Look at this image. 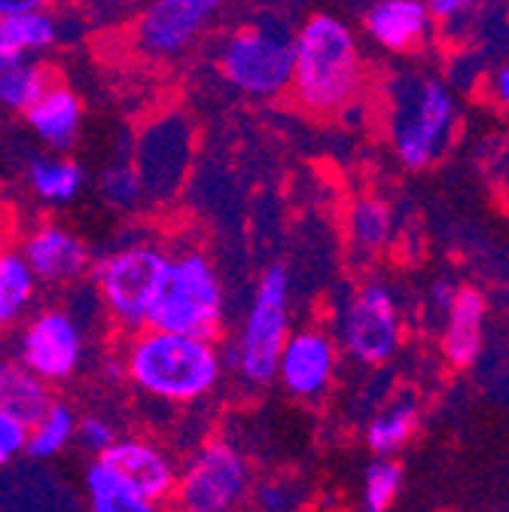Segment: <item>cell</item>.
Returning a JSON list of instances; mask_svg holds the SVG:
<instances>
[{
  "mask_svg": "<svg viewBox=\"0 0 509 512\" xmlns=\"http://www.w3.org/2000/svg\"><path fill=\"white\" fill-rule=\"evenodd\" d=\"M366 83V58L357 31L336 13L317 10L293 31L290 95L311 116H342Z\"/></svg>",
  "mask_w": 509,
  "mask_h": 512,
  "instance_id": "6da1fadb",
  "label": "cell"
},
{
  "mask_svg": "<svg viewBox=\"0 0 509 512\" xmlns=\"http://www.w3.org/2000/svg\"><path fill=\"white\" fill-rule=\"evenodd\" d=\"M461 122L455 89L442 77L406 68L385 89V132L394 156L409 171L433 168L452 150Z\"/></svg>",
  "mask_w": 509,
  "mask_h": 512,
  "instance_id": "7a4b0ae2",
  "label": "cell"
},
{
  "mask_svg": "<svg viewBox=\"0 0 509 512\" xmlns=\"http://www.w3.org/2000/svg\"><path fill=\"white\" fill-rule=\"evenodd\" d=\"M122 372L141 394L183 406L214 394L223 375V354L208 339L147 327L129 339Z\"/></svg>",
  "mask_w": 509,
  "mask_h": 512,
  "instance_id": "3957f363",
  "label": "cell"
},
{
  "mask_svg": "<svg viewBox=\"0 0 509 512\" xmlns=\"http://www.w3.org/2000/svg\"><path fill=\"white\" fill-rule=\"evenodd\" d=\"M223 324L226 290L217 266L202 250H183L168 256V269L147 327L214 342Z\"/></svg>",
  "mask_w": 509,
  "mask_h": 512,
  "instance_id": "277c9868",
  "label": "cell"
},
{
  "mask_svg": "<svg viewBox=\"0 0 509 512\" xmlns=\"http://www.w3.org/2000/svg\"><path fill=\"white\" fill-rule=\"evenodd\" d=\"M168 256L171 253L153 241H132L107 253L95 266L98 296L122 330H147L153 302L168 269Z\"/></svg>",
  "mask_w": 509,
  "mask_h": 512,
  "instance_id": "5b68a950",
  "label": "cell"
},
{
  "mask_svg": "<svg viewBox=\"0 0 509 512\" xmlns=\"http://www.w3.org/2000/svg\"><path fill=\"white\" fill-rule=\"evenodd\" d=\"M290 333V272L284 266H269L253 290L232 348V366L238 375L247 384L275 381L278 357Z\"/></svg>",
  "mask_w": 509,
  "mask_h": 512,
  "instance_id": "8992f818",
  "label": "cell"
},
{
  "mask_svg": "<svg viewBox=\"0 0 509 512\" xmlns=\"http://www.w3.org/2000/svg\"><path fill=\"white\" fill-rule=\"evenodd\" d=\"M223 80L247 98H281L293 74V31L281 22L238 28L217 55Z\"/></svg>",
  "mask_w": 509,
  "mask_h": 512,
  "instance_id": "52a82bcc",
  "label": "cell"
},
{
  "mask_svg": "<svg viewBox=\"0 0 509 512\" xmlns=\"http://www.w3.org/2000/svg\"><path fill=\"white\" fill-rule=\"evenodd\" d=\"M250 491L253 470L244 452L229 439H211L177 470L171 500L177 512H241Z\"/></svg>",
  "mask_w": 509,
  "mask_h": 512,
  "instance_id": "ba28073f",
  "label": "cell"
},
{
  "mask_svg": "<svg viewBox=\"0 0 509 512\" xmlns=\"http://www.w3.org/2000/svg\"><path fill=\"white\" fill-rule=\"evenodd\" d=\"M339 342L363 366H381L400 351L403 314L385 281H366L348 296L339 314Z\"/></svg>",
  "mask_w": 509,
  "mask_h": 512,
  "instance_id": "9c48e42d",
  "label": "cell"
},
{
  "mask_svg": "<svg viewBox=\"0 0 509 512\" xmlns=\"http://www.w3.org/2000/svg\"><path fill=\"white\" fill-rule=\"evenodd\" d=\"M86 357V336L77 317L65 308H43L22 327L16 360L43 384L68 381Z\"/></svg>",
  "mask_w": 509,
  "mask_h": 512,
  "instance_id": "30bf717a",
  "label": "cell"
},
{
  "mask_svg": "<svg viewBox=\"0 0 509 512\" xmlns=\"http://www.w3.org/2000/svg\"><path fill=\"white\" fill-rule=\"evenodd\" d=\"M226 0H150L138 19V49L156 61L183 55L211 22L220 16Z\"/></svg>",
  "mask_w": 509,
  "mask_h": 512,
  "instance_id": "8fae6325",
  "label": "cell"
},
{
  "mask_svg": "<svg viewBox=\"0 0 509 512\" xmlns=\"http://www.w3.org/2000/svg\"><path fill=\"white\" fill-rule=\"evenodd\" d=\"M189 156H193V128L186 116L171 113L156 119L138 141L135 150V171L141 180L144 196H171L186 177Z\"/></svg>",
  "mask_w": 509,
  "mask_h": 512,
  "instance_id": "7c38bea8",
  "label": "cell"
},
{
  "mask_svg": "<svg viewBox=\"0 0 509 512\" xmlns=\"http://www.w3.org/2000/svg\"><path fill=\"white\" fill-rule=\"evenodd\" d=\"M339 369V345L324 327H302L287 336L275 378L296 400H321Z\"/></svg>",
  "mask_w": 509,
  "mask_h": 512,
  "instance_id": "4fadbf2b",
  "label": "cell"
},
{
  "mask_svg": "<svg viewBox=\"0 0 509 512\" xmlns=\"http://www.w3.org/2000/svg\"><path fill=\"white\" fill-rule=\"evenodd\" d=\"M104 470H110L125 488H132L135 494L165 503L174 494L177 485V464L165 452L159 442L125 436L116 439L107 452L98 458Z\"/></svg>",
  "mask_w": 509,
  "mask_h": 512,
  "instance_id": "5bb4252c",
  "label": "cell"
},
{
  "mask_svg": "<svg viewBox=\"0 0 509 512\" xmlns=\"http://www.w3.org/2000/svg\"><path fill=\"white\" fill-rule=\"evenodd\" d=\"M19 253L25 256L34 278L43 284H74L92 269V253L86 241L61 223L37 226L25 238Z\"/></svg>",
  "mask_w": 509,
  "mask_h": 512,
  "instance_id": "9a60e30c",
  "label": "cell"
},
{
  "mask_svg": "<svg viewBox=\"0 0 509 512\" xmlns=\"http://www.w3.org/2000/svg\"><path fill=\"white\" fill-rule=\"evenodd\" d=\"M433 16L424 0H372L363 10L366 37L391 55L421 49L433 34Z\"/></svg>",
  "mask_w": 509,
  "mask_h": 512,
  "instance_id": "2e32d148",
  "label": "cell"
},
{
  "mask_svg": "<svg viewBox=\"0 0 509 512\" xmlns=\"http://www.w3.org/2000/svg\"><path fill=\"white\" fill-rule=\"evenodd\" d=\"M488 330V299L479 287H458V296L442 320V354L452 366L467 369L482 357Z\"/></svg>",
  "mask_w": 509,
  "mask_h": 512,
  "instance_id": "e0dca14e",
  "label": "cell"
},
{
  "mask_svg": "<svg viewBox=\"0 0 509 512\" xmlns=\"http://www.w3.org/2000/svg\"><path fill=\"white\" fill-rule=\"evenodd\" d=\"M25 122L52 153H68L77 144L83 128V101L71 86L52 83L25 110Z\"/></svg>",
  "mask_w": 509,
  "mask_h": 512,
  "instance_id": "ac0fdd59",
  "label": "cell"
},
{
  "mask_svg": "<svg viewBox=\"0 0 509 512\" xmlns=\"http://www.w3.org/2000/svg\"><path fill=\"white\" fill-rule=\"evenodd\" d=\"M58 37L61 28L49 10L0 19V68L40 58L43 52L58 46Z\"/></svg>",
  "mask_w": 509,
  "mask_h": 512,
  "instance_id": "d6986e66",
  "label": "cell"
},
{
  "mask_svg": "<svg viewBox=\"0 0 509 512\" xmlns=\"http://www.w3.org/2000/svg\"><path fill=\"white\" fill-rule=\"evenodd\" d=\"M52 400L49 384L31 375L16 357H0V412L31 427Z\"/></svg>",
  "mask_w": 509,
  "mask_h": 512,
  "instance_id": "ffe728a7",
  "label": "cell"
},
{
  "mask_svg": "<svg viewBox=\"0 0 509 512\" xmlns=\"http://www.w3.org/2000/svg\"><path fill=\"white\" fill-rule=\"evenodd\" d=\"M86 183V171L65 153H46L28 162V186L46 205H71Z\"/></svg>",
  "mask_w": 509,
  "mask_h": 512,
  "instance_id": "44dd1931",
  "label": "cell"
},
{
  "mask_svg": "<svg viewBox=\"0 0 509 512\" xmlns=\"http://www.w3.org/2000/svg\"><path fill=\"white\" fill-rule=\"evenodd\" d=\"M418 430V403L409 394L394 397L388 406H381L375 418L366 424V445L375 458H394L409 445Z\"/></svg>",
  "mask_w": 509,
  "mask_h": 512,
  "instance_id": "7402d4cb",
  "label": "cell"
},
{
  "mask_svg": "<svg viewBox=\"0 0 509 512\" xmlns=\"http://www.w3.org/2000/svg\"><path fill=\"white\" fill-rule=\"evenodd\" d=\"M391 235H394V214L385 202L363 196L351 205L348 247L357 260H363V263L375 260V256L391 244Z\"/></svg>",
  "mask_w": 509,
  "mask_h": 512,
  "instance_id": "603a6c76",
  "label": "cell"
},
{
  "mask_svg": "<svg viewBox=\"0 0 509 512\" xmlns=\"http://www.w3.org/2000/svg\"><path fill=\"white\" fill-rule=\"evenodd\" d=\"M37 278L19 250H0V330L16 327L37 296Z\"/></svg>",
  "mask_w": 509,
  "mask_h": 512,
  "instance_id": "cb8c5ba5",
  "label": "cell"
},
{
  "mask_svg": "<svg viewBox=\"0 0 509 512\" xmlns=\"http://www.w3.org/2000/svg\"><path fill=\"white\" fill-rule=\"evenodd\" d=\"M77 436V415L68 403L52 400L49 409L28 427V448L25 455L34 461H49L61 455Z\"/></svg>",
  "mask_w": 509,
  "mask_h": 512,
  "instance_id": "d4e9b609",
  "label": "cell"
},
{
  "mask_svg": "<svg viewBox=\"0 0 509 512\" xmlns=\"http://www.w3.org/2000/svg\"><path fill=\"white\" fill-rule=\"evenodd\" d=\"M86 497H89V512H165L162 503L125 488L98 461L86 473Z\"/></svg>",
  "mask_w": 509,
  "mask_h": 512,
  "instance_id": "484cf974",
  "label": "cell"
},
{
  "mask_svg": "<svg viewBox=\"0 0 509 512\" xmlns=\"http://www.w3.org/2000/svg\"><path fill=\"white\" fill-rule=\"evenodd\" d=\"M52 83L55 77L40 58L0 68V107L25 113Z\"/></svg>",
  "mask_w": 509,
  "mask_h": 512,
  "instance_id": "4316f807",
  "label": "cell"
},
{
  "mask_svg": "<svg viewBox=\"0 0 509 512\" xmlns=\"http://www.w3.org/2000/svg\"><path fill=\"white\" fill-rule=\"evenodd\" d=\"M403 491V467L394 458H375L363 473L360 509L363 512H388Z\"/></svg>",
  "mask_w": 509,
  "mask_h": 512,
  "instance_id": "83f0119b",
  "label": "cell"
},
{
  "mask_svg": "<svg viewBox=\"0 0 509 512\" xmlns=\"http://www.w3.org/2000/svg\"><path fill=\"white\" fill-rule=\"evenodd\" d=\"M101 199L116 211H132L141 205L144 189L132 159H116L101 171Z\"/></svg>",
  "mask_w": 509,
  "mask_h": 512,
  "instance_id": "f1b7e54d",
  "label": "cell"
},
{
  "mask_svg": "<svg viewBox=\"0 0 509 512\" xmlns=\"http://www.w3.org/2000/svg\"><path fill=\"white\" fill-rule=\"evenodd\" d=\"M253 509L257 512H299V488L284 479H266L250 491Z\"/></svg>",
  "mask_w": 509,
  "mask_h": 512,
  "instance_id": "f546056e",
  "label": "cell"
},
{
  "mask_svg": "<svg viewBox=\"0 0 509 512\" xmlns=\"http://www.w3.org/2000/svg\"><path fill=\"white\" fill-rule=\"evenodd\" d=\"M116 439H119L116 427H113L107 418H101V415H86V418L77 421V436H74V442H80V445L86 448V452L95 455V458H101Z\"/></svg>",
  "mask_w": 509,
  "mask_h": 512,
  "instance_id": "4dcf8cb0",
  "label": "cell"
},
{
  "mask_svg": "<svg viewBox=\"0 0 509 512\" xmlns=\"http://www.w3.org/2000/svg\"><path fill=\"white\" fill-rule=\"evenodd\" d=\"M28 448V424L0 412V467L13 464Z\"/></svg>",
  "mask_w": 509,
  "mask_h": 512,
  "instance_id": "1f68e13d",
  "label": "cell"
},
{
  "mask_svg": "<svg viewBox=\"0 0 509 512\" xmlns=\"http://www.w3.org/2000/svg\"><path fill=\"white\" fill-rule=\"evenodd\" d=\"M455 296H458V284H455V281H449V278H436V281L430 284V290H427V311H430V317L445 320V314H449Z\"/></svg>",
  "mask_w": 509,
  "mask_h": 512,
  "instance_id": "d6a6232c",
  "label": "cell"
},
{
  "mask_svg": "<svg viewBox=\"0 0 509 512\" xmlns=\"http://www.w3.org/2000/svg\"><path fill=\"white\" fill-rule=\"evenodd\" d=\"M433 22H455L467 13H473L476 7H482L485 0H424Z\"/></svg>",
  "mask_w": 509,
  "mask_h": 512,
  "instance_id": "836d02e7",
  "label": "cell"
},
{
  "mask_svg": "<svg viewBox=\"0 0 509 512\" xmlns=\"http://www.w3.org/2000/svg\"><path fill=\"white\" fill-rule=\"evenodd\" d=\"M485 92H488L491 101H497L500 107H506V101H509V68H506V64H497V68L488 71Z\"/></svg>",
  "mask_w": 509,
  "mask_h": 512,
  "instance_id": "e575fe53",
  "label": "cell"
},
{
  "mask_svg": "<svg viewBox=\"0 0 509 512\" xmlns=\"http://www.w3.org/2000/svg\"><path fill=\"white\" fill-rule=\"evenodd\" d=\"M37 10H49V0H0V19L37 13Z\"/></svg>",
  "mask_w": 509,
  "mask_h": 512,
  "instance_id": "d590c367",
  "label": "cell"
}]
</instances>
